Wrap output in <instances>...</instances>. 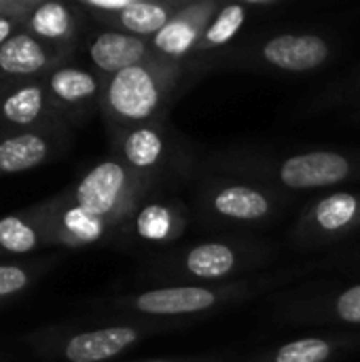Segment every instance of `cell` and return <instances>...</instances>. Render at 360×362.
I'll return each instance as SVG.
<instances>
[{
  "mask_svg": "<svg viewBox=\"0 0 360 362\" xmlns=\"http://www.w3.org/2000/svg\"><path fill=\"white\" fill-rule=\"evenodd\" d=\"M295 197L267 185L206 172L193 195V221L206 229H259L278 223Z\"/></svg>",
  "mask_w": 360,
  "mask_h": 362,
  "instance_id": "obj_5",
  "label": "cell"
},
{
  "mask_svg": "<svg viewBox=\"0 0 360 362\" xmlns=\"http://www.w3.org/2000/svg\"><path fill=\"white\" fill-rule=\"evenodd\" d=\"M202 72L191 64H172L159 57L112 74L104 85V110L121 129L166 121L174 102Z\"/></svg>",
  "mask_w": 360,
  "mask_h": 362,
  "instance_id": "obj_3",
  "label": "cell"
},
{
  "mask_svg": "<svg viewBox=\"0 0 360 362\" xmlns=\"http://www.w3.org/2000/svg\"><path fill=\"white\" fill-rule=\"evenodd\" d=\"M155 193L163 191H157L151 182L134 174L121 159H108L83 176L74 191V206L110 225L127 221Z\"/></svg>",
  "mask_w": 360,
  "mask_h": 362,
  "instance_id": "obj_8",
  "label": "cell"
},
{
  "mask_svg": "<svg viewBox=\"0 0 360 362\" xmlns=\"http://www.w3.org/2000/svg\"><path fill=\"white\" fill-rule=\"evenodd\" d=\"M295 274H267L250 276L244 280L223 284H168L151 286L146 291L127 295L121 305L146 320L185 325L191 318L208 316L212 312L248 303L274 288L282 286Z\"/></svg>",
  "mask_w": 360,
  "mask_h": 362,
  "instance_id": "obj_4",
  "label": "cell"
},
{
  "mask_svg": "<svg viewBox=\"0 0 360 362\" xmlns=\"http://www.w3.org/2000/svg\"><path fill=\"white\" fill-rule=\"evenodd\" d=\"M276 259V250L261 240L244 235H216L163 250L149 267L155 286L168 284H223L257 276Z\"/></svg>",
  "mask_w": 360,
  "mask_h": 362,
  "instance_id": "obj_2",
  "label": "cell"
},
{
  "mask_svg": "<svg viewBox=\"0 0 360 362\" xmlns=\"http://www.w3.org/2000/svg\"><path fill=\"white\" fill-rule=\"evenodd\" d=\"M335 100L337 102H352V104H360V70L354 72L352 76H348L346 81H342L335 87Z\"/></svg>",
  "mask_w": 360,
  "mask_h": 362,
  "instance_id": "obj_26",
  "label": "cell"
},
{
  "mask_svg": "<svg viewBox=\"0 0 360 362\" xmlns=\"http://www.w3.org/2000/svg\"><path fill=\"white\" fill-rule=\"evenodd\" d=\"M45 64V49L30 34H15L0 47V68L8 74H32Z\"/></svg>",
  "mask_w": 360,
  "mask_h": 362,
  "instance_id": "obj_19",
  "label": "cell"
},
{
  "mask_svg": "<svg viewBox=\"0 0 360 362\" xmlns=\"http://www.w3.org/2000/svg\"><path fill=\"white\" fill-rule=\"evenodd\" d=\"M187 0H129L127 6L108 17L117 30L151 40L185 6Z\"/></svg>",
  "mask_w": 360,
  "mask_h": 362,
  "instance_id": "obj_17",
  "label": "cell"
},
{
  "mask_svg": "<svg viewBox=\"0 0 360 362\" xmlns=\"http://www.w3.org/2000/svg\"><path fill=\"white\" fill-rule=\"evenodd\" d=\"M356 346H360V333L306 335L252 354L246 362H333Z\"/></svg>",
  "mask_w": 360,
  "mask_h": 362,
  "instance_id": "obj_15",
  "label": "cell"
},
{
  "mask_svg": "<svg viewBox=\"0 0 360 362\" xmlns=\"http://www.w3.org/2000/svg\"><path fill=\"white\" fill-rule=\"evenodd\" d=\"M348 259H350V261H356V263H360V248H356L354 252H350V255H348Z\"/></svg>",
  "mask_w": 360,
  "mask_h": 362,
  "instance_id": "obj_28",
  "label": "cell"
},
{
  "mask_svg": "<svg viewBox=\"0 0 360 362\" xmlns=\"http://www.w3.org/2000/svg\"><path fill=\"white\" fill-rule=\"evenodd\" d=\"M32 28L42 38H66L72 30V15L59 2H45L34 11Z\"/></svg>",
  "mask_w": 360,
  "mask_h": 362,
  "instance_id": "obj_21",
  "label": "cell"
},
{
  "mask_svg": "<svg viewBox=\"0 0 360 362\" xmlns=\"http://www.w3.org/2000/svg\"><path fill=\"white\" fill-rule=\"evenodd\" d=\"M276 316L289 325L360 327V280L350 284H310L286 293Z\"/></svg>",
  "mask_w": 360,
  "mask_h": 362,
  "instance_id": "obj_10",
  "label": "cell"
},
{
  "mask_svg": "<svg viewBox=\"0 0 360 362\" xmlns=\"http://www.w3.org/2000/svg\"><path fill=\"white\" fill-rule=\"evenodd\" d=\"M49 87L57 100L68 102V104H81V102H89L91 98H95L100 89V81L87 70L68 66V68H59L57 72H53Z\"/></svg>",
  "mask_w": 360,
  "mask_h": 362,
  "instance_id": "obj_20",
  "label": "cell"
},
{
  "mask_svg": "<svg viewBox=\"0 0 360 362\" xmlns=\"http://www.w3.org/2000/svg\"><path fill=\"white\" fill-rule=\"evenodd\" d=\"M221 4L223 2L219 0H187L163 30L149 40L153 57L172 64H191L202 36Z\"/></svg>",
  "mask_w": 360,
  "mask_h": 362,
  "instance_id": "obj_12",
  "label": "cell"
},
{
  "mask_svg": "<svg viewBox=\"0 0 360 362\" xmlns=\"http://www.w3.org/2000/svg\"><path fill=\"white\" fill-rule=\"evenodd\" d=\"M178 325L146 320L144 325H112L72 335L64 346V358L68 362H104L121 356L144 337L170 331Z\"/></svg>",
  "mask_w": 360,
  "mask_h": 362,
  "instance_id": "obj_13",
  "label": "cell"
},
{
  "mask_svg": "<svg viewBox=\"0 0 360 362\" xmlns=\"http://www.w3.org/2000/svg\"><path fill=\"white\" fill-rule=\"evenodd\" d=\"M119 155L134 174L163 193L193 172L191 153L168 119L121 129Z\"/></svg>",
  "mask_w": 360,
  "mask_h": 362,
  "instance_id": "obj_6",
  "label": "cell"
},
{
  "mask_svg": "<svg viewBox=\"0 0 360 362\" xmlns=\"http://www.w3.org/2000/svg\"><path fill=\"white\" fill-rule=\"evenodd\" d=\"M49 153L47 142L36 134H19L0 142V172L15 174L38 165Z\"/></svg>",
  "mask_w": 360,
  "mask_h": 362,
  "instance_id": "obj_18",
  "label": "cell"
},
{
  "mask_svg": "<svg viewBox=\"0 0 360 362\" xmlns=\"http://www.w3.org/2000/svg\"><path fill=\"white\" fill-rule=\"evenodd\" d=\"M354 117H356V121H360V104L359 108H356V112H354Z\"/></svg>",
  "mask_w": 360,
  "mask_h": 362,
  "instance_id": "obj_29",
  "label": "cell"
},
{
  "mask_svg": "<svg viewBox=\"0 0 360 362\" xmlns=\"http://www.w3.org/2000/svg\"><path fill=\"white\" fill-rule=\"evenodd\" d=\"M276 6H280V0H244L221 4V8L216 11L199 40L191 66L199 72L212 68L225 53L233 49L236 38L240 36L250 17H255L259 11H269Z\"/></svg>",
  "mask_w": 360,
  "mask_h": 362,
  "instance_id": "obj_14",
  "label": "cell"
},
{
  "mask_svg": "<svg viewBox=\"0 0 360 362\" xmlns=\"http://www.w3.org/2000/svg\"><path fill=\"white\" fill-rule=\"evenodd\" d=\"M28 284V276L23 269L13 265H0V297L13 295Z\"/></svg>",
  "mask_w": 360,
  "mask_h": 362,
  "instance_id": "obj_25",
  "label": "cell"
},
{
  "mask_svg": "<svg viewBox=\"0 0 360 362\" xmlns=\"http://www.w3.org/2000/svg\"><path fill=\"white\" fill-rule=\"evenodd\" d=\"M360 233V191L335 189L310 199L293 227V244L301 250L337 246Z\"/></svg>",
  "mask_w": 360,
  "mask_h": 362,
  "instance_id": "obj_9",
  "label": "cell"
},
{
  "mask_svg": "<svg viewBox=\"0 0 360 362\" xmlns=\"http://www.w3.org/2000/svg\"><path fill=\"white\" fill-rule=\"evenodd\" d=\"M11 38V21L0 17V47Z\"/></svg>",
  "mask_w": 360,
  "mask_h": 362,
  "instance_id": "obj_27",
  "label": "cell"
},
{
  "mask_svg": "<svg viewBox=\"0 0 360 362\" xmlns=\"http://www.w3.org/2000/svg\"><path fill=\"white\" fill-rule=\"evenodd\" d=\"M42 110V91L40 87H23L11 93L2 106V112L8 121L25 125L32 123Z\"/></svg>",
  "mask_w": 360,
  "mask_h": 362,
  "instance_id": "obj_22",
  "label": "cell"
},
{
  "mask_svg": "<svg viewBox=\"0 0 360 362\" xmlns=\"http://www.w3.org/2000/svg\"><path fill=\"white\" fill-rule=\"evenodd\" d=\"M149 57H153V53H151V42L146 38L127 34L117 28L100 32L89 42V59L108 78L121 70L146 62Z\"/></svg>",
  "mask_w": 360,
  "mask_h": 362,
  "instance_id": "obj_16",
  "label": "cell"
},
{
  "mask_svg": "<svg viewBox=\"0 0 360 362\" xmlns=\"http://www.w3.org/2000/svg\"><path fill=\"white\" fill-rule=\"evenodd\" d=\"M204 172L225 174L267 185L295 197L310 191H335V187L360 182V151L308 148L297 153L225 151L204 163Z\"/></svg>",
  "mask_w": 360,
  "mask_h": 362,
  "instance_id": "obj_1",
  "label": "cell"
},
{
  "mask_svg": "<svg viewBox=\"0 0 360 362\" xmlns=\"http://www.w3.org/2000/svg\"><path fill=\"white\" fill-rule=\"evenodd\" d=\"M0 246L15 255L30 252L36 246V233L21 218L6 216L0 221Z\"/></svg>",
  "mask_w": 360,
  "mask_h": 362,
  "instance_id": "obj_24",
  "label": "cell"
},
{
  "mask_svg": "<svg viewBox=\"0 0 360 362\" xmlns=\"http://www.w3.org/2000/svg\"><path fill=\"white\" fill-rule=\"evenodd\" d=\"M64 229L76 242L87 244V242H98L100 238H104V233L108 229V223L102 221V218L91 216L89 212L81 210L79 206H72L64 214Z\"/></svg>",
  "mask_w": 360,
  "mask_h": 362,
  "instance_id": "obj_23",
  "label": "cell"
},
{
  "mask_svg": "<svg viewBox=\"0 0 360 362\" xmlns=\"http://www.w3.org/2000/svg\"><path fill=\"white\" fill-rule=\"evenodd\" d=\"M193 223L191 208L170 193H155L144 199L127 218L129 235L149 248H172L180 242Z\"/></svg>",
  "mask_w": 360,
  "mask_h": 362,
  "instance_id": "obj_11",
  "label": "cell"
},
{
  "mask_svg": "<svg viewBox=\"0 0 360 362\" xmlns=\"http://www.w3.org/2000/svg\"><path fill=\"white\" fill-rule=\"evenodd\" d=\"M331 57L333 42L320 32H278L233 47L212 68L308 74L320 70Z\"/></svg>",
  "mask_w": 360,
  "mask_h": 362,
  "instance_id": "obj_7",
  "label": "cell"
}]
</instances>
